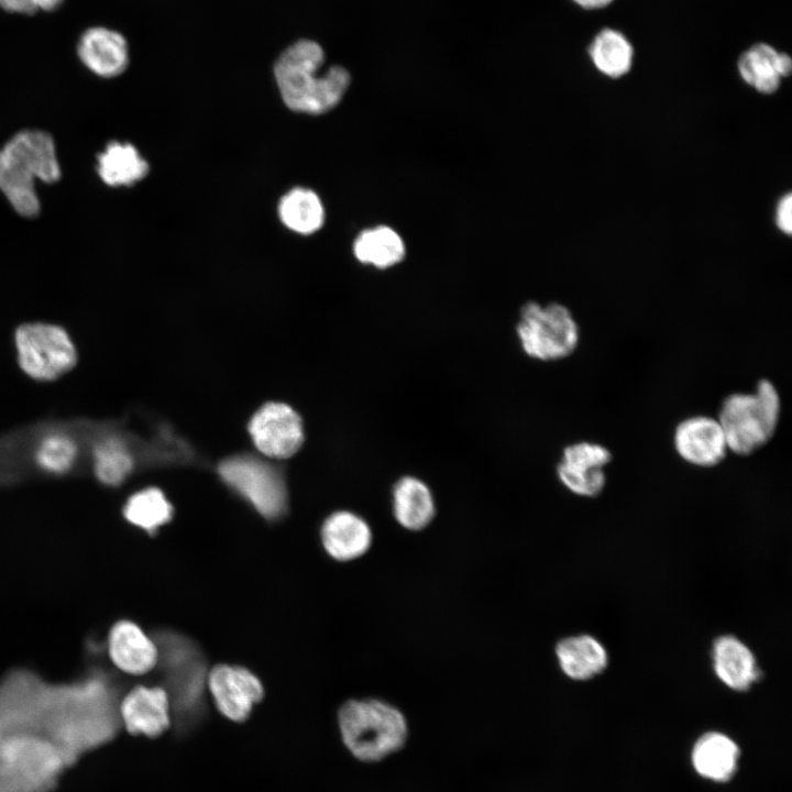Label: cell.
Masks as SVG:
<instances>
[{
  "instance_id": "1",
  "label": "cell",
  "mask_w": 792,
  "mask_h": 792,
  "mask_svg": "<svg viewBox=\"0 0 792 792\" xmlns=\"http://www.w3.org/2000/svg\"><path fill=\"white\" fill-rule=\"evenodd\" d=\"M52 682L29 669L0 680V792H45L74 758L61 735Z\"/></svg>"
},
{
  "instance_id": "2",
  "label": "cell",
  "mask_w": 792,
  "mask_h": 792,
  "mask_svg": "<svg viewBox=\"0 0 792 792\" xmlns=\"http://www.w3.org/2000/svg\"><path fill=\"white\" fill-rule=\"evenodd\" d=\"M327 59L323 46L310 38L296 40L277 55L272 76L288 109L322 114L341 102L351 85V74L340 64L326 66Z\"/></svg>"
},
{
  "instance_id": "3",
  "label": "cell",
  "mask_w": 792,
  "mask_h": 792,
  "mask_svg": "<svg viewBox=\"0 0 792 792\" xmlns=\"http://www.w3.org/2000/svg\"><path fill=\"white\" fill-rule=\"evenodd\" d=\"M157 648L162 688L178 727L188 729L200 722L206 712L207 661L199 646L189 637L170 629L152 636Z\"/></svg>"
},
{
  "instance_id": "4",
  "label": "cell",
  "mask_w": 792,
  "mask_h": 792,
  "mask_svg": "<svg viewBox=\"0 0 792 792\" xmlns=\"http://www.w3.org/2000/svg\"><path fill=\"white\" fill-rule=\"evenodd\" d=\"M61 178L53 138L40 130L13 135L0 150V190L16 213L33 218L40 212L36 182Z\"/></svg>"
},
{
  "instance_id": "5",
  "label": "cell",
  "mask_w": 792,
  "mask_h": 792,
  "mask_svg": "<svg viewBox=\"0 0 792 792\" xmlns=\"http://www.w3.org/2000/svg\"><path fill=\"white\" fill-rule=\"evenodd\" d=\"M338 727L346 750L364 763L381 762L397 754L409 736L404 713L376 697L344 702L338 711Z\"/></svg>"
},
{
  "instance_id": "6",
  "label": "cell",
  "mask_w": 792,
  "mask_h": 792,
  "mask_svg": "<svg viewBox=\"0 0 792 792\" xmlns=\"http://www.w3.org/2000/svg\"><path fill=\"white\" fill-rule=\"evenodd\" d=\"M781 415V398L768 378L758 381L752 393H732L721 403L717 420L727 448L734 454L748 457L773 438Z\"/></svg>"
},
{
  "instance_id": "7",
  "label": "cell",
  "mask_w": 792,
  "mask_h": 792,
  "mask_svg": "<svg viewBox=\"0 0 792 792\" xmlns=\"http://www.w3.org/2000/svg\"><path fill=\"white\" fill-rule=\"evenodd\" d=\"M515 332L522 352L541 362L569 358L580 342L579 323L560 302H526L519 310Z\"/></svg>"
},
{
  "instance_id": "8",
  "label": "cell",
  "mask_w": 792,
  "mask_h": 792,
  "mask_svg": "<svg viewBox=\"0 0 792 792\" xmlns=\"http://www.w3.org/2000/svg\"><path fill=\"white\" fill-rule=\"evenodd\" d=\"M221 479L265 519H279L287 509V491L280 471L252 457L237 455L219 465Z\"/></svg>"
},
{
  "instance_id": "9",
  "label": "cell",
  "mask_w": 792,
  "mask_h": 792,
  "mask_svg": "<svg viewBox=\"0 0 792 792\" xmlns=\"http://www.w3.org/2000/svg\"><path fill=\"white\" fill-rule=\"evenodd\" d=\"M15 345L21 369L34 380L53 381L70 371L77 362L75 345L59 326L22 324L15 332Z\"/></svg>"
},
{
  "instance_id": "10",
  "label": "cell",
  "mask_w": 792,
  "mask_h": 792,
  "mask_svg": "<svg viewBox=\"0 0 792 792\" xmlns=\"http://www.w3.org/2000/svg\"><path fill=\"white\" fill-rule=\"evenodd\" d=\"M609 449L597 442L578 441L563 448L556 472L560 483L581 497H597L606 485Z\"/></svg>"
},
{
  "instance_id": "11",
  "label": "cell",
  "mask_w": 792,
  "mask_h": 792,
  "mask_svg": "<svg viewBox=\"0 0 792 792\" xmlns=\"http://www.w3.org/2000/svg\"><path fill=\"white\" fill-rule=\"evenodd\" d=\"M249 432L262 454L276 459L292 457L304 441L298 414L282 403L262 406L251 418Z\"/></svg>"
},
{
  "instance_id": "12",
  "label": "cell",
  "mask_w": 792,
  "mask_h": 792,
  "mask_svg": "<svg viewBox=\"0 0 792 792\" xmlns=\"http://www.w3.org/2000/svg\"><path fill=\"white\" fill-rule=\"evenodd\" d=\"M207 690L218 711L233 722L245 721L264 695L255 674L230 664H217L208 671Z\"/></svg>"
},
{
  "instance_id": "13",
  "label": "cell",
  "mask_w": 792,
  "mask_h": 792,
  "mask_svg": "<svg viewBox=\"0 0 792 792\" xmlns=\"http://www.w3.org/2000/svg\"><path fill=\"white\" fill-rule=\"evenodd\" d=\"M673 447L683 461L698 468L718 465L728 451L717 418L705 415H694L681 420L673 431Z\"/></svg>"
},
{
  "instance_id": "14",
  "label": "cell",
  "mask_w": 792,
  "mask_h": 792,
  "mask_svg": "<svg viewBox=\"0 0 792 792\" xmlns=\"http://www.w3.org/2000/svg\"><path fill=\"white\" fill-rule=\"evenodd\" d=\"M121 724L133 735L157 737L172 724L169 701L162 686L138 685L120 701Z\"/></svg>"
},
{
  "instance_id": "15",
  "label": "cell",
  "mask_w": 792,
  "mask_h": 792,
  "mask_svg": "<svg viewBox=\"0 0 792 792\" xmlns=\"http://www.w3.org/2000/svg\"><path fill=\"white\" fill-rule=\"evenodd\" d=\"M77 54L91 73L102 78L122 75L131 59L128 38L106 26L87 29L79 37Z\"/></svg>"
},
{
  "instance_id": "16",
  "label": "cell",
  "mask_w": 792,
  "mask_h": 792,
  "mask_svg": "<svg viewBox=\"0 0 792 792\" xmlns=\"http://www.w3.org/2000/svg\"><path fill=\"white\" fill-rule=\"evenodd\" d=\"M108 653L113 664L128 674H144L156 667L157 648L136 624L116 623L108 635Z\"/></svg>"
},
{
  "instance_id": "17",
  "label": "cell",
  "mask_w": 792,
  "mask_h": 792,
  "mask_svg": "<svg viewBox=\"0 0 792 792\" xmlns=\"http://www.w3.org/2000/svg\"><path fill=\"white\" fill-rule=\"evenodd\" d=\"M321 541L327 553L346 562L364 556L371 548L373 532L369 522L350 510H338L326 518Z\"/></svg>"
},
{
  "instance_id": "18",
  "label": "cell",
  "mask_w": 792,
  "mask_h": 792,
  "mask_svg": "<svg viewBox=\"0 0 792 792\" xmlns=\"http://www.w3.org/2000/svg\"><path fill=\"white\" fill-rule=\"evenodd\" d=\"M712 662L718 680L737 692L749 690L761 676L754 652L734 635H722L713 641Z\"/></svg>"
},
{
  "instance_id": "19",
  "label": "cell",
  "mask_w": 792,
  "mask_h": 792,
  "mask_svg": "<svg viewBox=\"0 0 792 792\" xmlns=\"http://www.w3.org/2000/svg\"><path fill=\"white\" fill-rule=\"evenodd\" d=\"M392 513L406 530L420 531L428 527L437 513L430 486L418 476H400L392 488Z\"/></svg>"
},
{
  "instance_id": "20",
  "label": "cell",
  "mask_w": 792,
  "mask_h": 792,
  "mask_svg": "<svg viewBox=\"0 0 792 792\" xmlns=\"http://www.w3.org/2000/svg\"><path fill=\"white\" fill-rule=\"evenodd\" d=\"M554 652L561 671L575 681L595 678L608 664L605 647L595 637L587 634L560 639L556 645Z\"/></svg>"
},
{
  "instance_id": "21",
  "label": "cell",
  "mask_w": 792,
  "mask_h": 792,
  "mask_svg": "<svg viewBox=\"0 0 792 792\" xmlns=\"http://www.w3.org/2000/svg\"><path fill=\"white\" fill-rule=\"evenodd\" d=\"M587 54L595 69L612 79L627 75L635 58L631 42L623 32L613 28H604L594 35Z\"/></svg>"
},
{
  "instance_id": "22",
  "label": "cell",
  "mask_w": 792,
  "mask_h": 792,
  "mask_svg": "<svg viewBox=\"0 0 792 792\" xmlns=\"http://www.w3.org/2000/svg\"><path fill=\"white\" fill-rule=\"evenodd\" d=\"M148 170L147 162L130 143L112 141L98 156L97 172L108 186H132L143 179Z\"/></svg>"
},
{
  "instance_id": "23",
  "label": "cell",
  "mask_w": 792,
  "mask_h": 792,
  "mask_svg": "<svg viewBox=\"0 0 792 792\" xmlns=\"http://www.w3.org/2000/svg\"><path fill=\"white\" fill-rule=\"evenodd\" d=\"M353 253L362 264L386 270L405 258L406 246L396 230L388 226H376L363 230L356 237Z\"/></svg>"
},
{
  "instance_id": "24",
  "label": "cell",
  "mask_w": 792,
  "mask_h": 792,
  "mask_svg": "<svg viewBox=\"0 0 792 792\" xmlns=\"http://www.w3.org/2000/svg\"><path fill=\"white\" fill-rule=\"evenodd\" d=\"M780 52L772 45L760 42L744 51L737 61V70L748 86L759 94L772 95L783 79L779 67Z\"/></svg>"
},
{
  "instance_id": "25",
  "label": "cell",
  "mask_w": 792,
  "mask_h": 792,
  "mask_svg": "<svg viewBox=\"0 0 792 792\" xmlns=\"http://www.w3.org/2000/svg\"><path fill=\"white\" fill-rule=\"evenodd\" d=\"M738 747L721 733L703 735L694 746L692 760L696 771L715 781H726L734 773Z\"/></svg>"
},
{
  "instance_id": "26",
  "label": "cell",
  "mask_w": 792,
  "mask_h": 792,
  "mask_svg": "<svg viewBox=\"0 0 792 792\" xmlns=\"http://www.w3.org/2000/svg\"><path fill=\"white\" fill-rule=\"evenodd\" d=\"M280 221L299 234H311L324 222V208L319 196L306 188H294L278 204Z\"/></svg>"
},
{
  "instance_id": "27",
  "label": "cell",
  "mask_w": 792,
  "mask_h": 792,
  "mask_svg": "<svg viewBox=\"0 0 792 792\" xmlns=\"http://www.w3.org/2000/svg\"><path fill=\"white\" fill-rule=\"evenodd\" d=\"M125 519L135 527L154 535L173 517V507L162 491L148 487L133 494L123 507Z\"/></svg>"
},
{
  "instance_id": "28",
  "label": "cell",
  "mask_w": 792,
  "mask_h": 792,
  "mask_svg": "<svg viewBox=\"0 0 792 792\" xmlns=\"http://www.w3.org/2000/svg\"><path fill=\"white\" fill-rule=\"evenodd\" d=\"M94 470L98 480L106 485L121 484L132 472L134 458L125 441L109 436L92 449Z\"/></svg>"
},
{
  "instance_id": "29",
  "label": "cell",
  "mask_w": 792,
  "mask_h": 792,
  "mask_svg": "<svg viewBox=\"0 0 792 792\" xmlns=\"http://www.w3.org/2000/svg\"><path fill=\"white\" fill-rule=\"evenodd\" d=\"M79 455L75 440L66 433L46 436L35 452V462L43 471L64 474L70 471Z\"/></svg>"
},
{
  "instance_id": "30",
  "label": "cell",
  "mask_w": 792,
  "mask_h": 792,
  "mask_svg": "<svg viewBox=\"0 0 792 792\" xmlns=\"http://www.w3.org/2000/svg\"><path fill=\"white\" fill-rule=\"evenodd\" d=\"M64 0H0V8L10 13L35 14L58 9Z\"/></svg>"
},
{
  "instance_id": "31",
  "label": "cell",
  "mask_w": 792,
  "mask_h": 792,
  "mask_svg": "<svg viewBox=\"0 0 792 792\" xmlns=\"http://www.w3.org/2000/svg\"><path fill=\"white\" fill-rule=\"evenodd\" d=\"M774 222L777 228L784 234L792 232V195L787 193L781 196L776 206Z\"/></svg>"
},
{
  "instance_id": "32",
  "label": "cell",
  "mask_w": 792,
  "mask_h": 792,
  "mask_svg": "<svg viewBox=\"0 0 792 792\" xmlns=\"http://www.w3.org/2000/svg\"><path fill=\"white\" fill-rule=\"evenodd\" d=\"M575 6H578L581 9L584 10H601L609 4H612L615 0H571Z\"/></svg>"
}]
</instances>
